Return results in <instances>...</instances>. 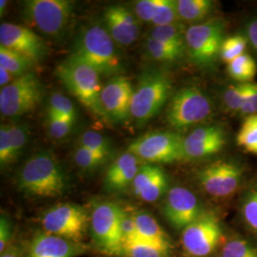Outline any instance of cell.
Here are the masks:
<instances>
[{
    "label": "cell",
    "mask_w": 257,
    "mask_h": 257,
    "mask_svg": "<svg viewBox=\"0 0 257 257\" xmlns=\"http://www.w3.org/2000/svg\"><path fill=\"white\" fill-rule=\"evenodd\" d=\"M88 250L89 247L84 243L39 231L31 241L28 257H78Z\"/></svg>",
    "instance_id": "19"
},
{
    "label": "cell",
    "mask_w": 257,
    "mask_h": 257,
    "mask_svg": "<svg viewBox=\"0 0 257 257\" xmlns=\"http://www.w3.org/2000/svg\"><path fill=\"white\" fill-rule=\"evenodd\" d=\"M0 46L23 55L33 64L42 61L48 50L44 40L32 30L14 23L0 25Z\"/></svg>",
    "instance_id": "14"
},
{
    "label": "cell",
    "mask_w": 257,
    "mask_h": 257,
    "mask_svg": "<svg viewBox=\"0 0 257 257\" xmlns=\"http://www.w3.org/2000/svg\"><path fill=\"white\" fill-rule=\"evenodd\" d=\"M241 166L228 160H219L205 166L197 173V180L203 190L216 198H226L236 193L243 180Z\"/></svg>",
    "instance_id": "13"
},
{
    "label": "cell",
    "mask_w": 257,
    "mask_h": 257,
    "mask_svg": "<svg viewBox=\"0 0 257 257\" xmlns=\"http://www.w3.org/2000/svg\"><path fill=\"white\" fill-rule=\"evenodd\" d=\"M108 157L93 153L87 148L78 146L74 153V161L76 165L84 171H93L107 161Z\"/></svg>",
    "instance_id": "35"
},
{
    "label": "cell",
    "mask_w": 257,
    "mask_h": 257,
    "mask_svg": "<svg viewBox=\"0 0 257 257\" xmlns=\"http://www.w3.org/2000/svg\"><path fill=\"white\" fill-rule=\"evenodd\" d=\"M181 21L178 16L176 1L174 0H161V3L156 10L155 17L152 22L156 27L158 26H167L177 24Z\"/></svg>",
    "instance_id": "34"
},
{
    "label": "cell",
    "mask_w": 257,
    "mask_h": 257,
    "mask_svg": "<svg viewBox=\"0 0 257 257\" xmlns=\"http://www.w3.org/2000/svg\"><path fill=\"white\" fill-rule=\"evenodd\" d=\"M168 184V177L161 167L146 163L139 168L132 187L138 197L151 203L158 200L163 195Z\"/></svg>",
    "instance_id": "20"
},
{
    "label": "cell",
    "mask_w": 257,
    "mask_h": 257,
    "mask_svg": "<svg viewBox=\"0 0 257 257\" xmlns=\"http://www.w3.org/2000/svg\"><path fill=\"white\" fill-rule=\"evenodd\" d=\"M178 16L186 22H199L210 16L214 2L210 0H177Z\"/></svg>",
    "instance_id": "23"
},
{
    "label": "cell",
    "mask_w": 257,
    "mask_h": 257,
    "mask_svg": "<svg viewBox=\"0 0 257 257\" xmlns=\"http://www.w3.org/2000/svg\"><path fill=\"white\" fill-rule=\"evenodd\" d=\"M14 161L8 124H4L0 127V164L3 168Z\"/></svg>",
    "instance_id": "41"
},
{
    "label": "cell",
    "mask_w": 257,
    "mask_h": 257,
    "mask_svg": "<svg viewBox=\"0 0 257 257\" xmlns=\"http://www.w3.org/2000/svg\"><path fill=\"white\" fill-rule=\"evenodd\" d=\"M72 55L91 65L100 75L113 77L121 71L115 42L106 28L99 24L83 29L75 39Z\"/></svg>",
    "instance_id": "3"
},
{
    "label": "cell",
    "mask_w": 257,
    "mask_h": 257,
    "mask_svg": "<svg viewBox=\"0 0 257 257\" xmlns=\"http://www.w3.org/2000/svg\"><path fill=\"white\" fill-rule=\"evenodd\" d=\"M256 72L254 59L247 54L240 55L228 64V74L231 78L240 83H250Z\"/></svg>",
    "instance_id": "25"
},
{
    "label": "cell",
    "mask_w": 257,
    "mask_h": 257,
    "mask_svg": "<svg viewBox=\"0 0 257 257\" xmlns=\"http://www.w3.org/2000/svg\"><path fill=\"white\" fill-rule=\"evenodd\" d=\"M105 28L113 41L120 46L132 45L139 37L137 16L122 5H112L104 11Z\"/></svg>",
    "instance_id": "18"
},
{
    "label": "cell",
    "mask_w": 257,
    "mask_h": 257,
    "mask_svg": "<svg viewBox=\"0 0 257 257\" xmlns=\"http://www.w3.org/2000/svg\"><path fill=\"white\" fill-rule=\"evenodd\" d=\"M136 219L138 227L137 238L166 250H173L172 239L151 213L145 211H136Z\"/></svg>",
    "instance_id": "22"
},
{
    "label": "cell",
    "mask_w": 257,
    "mask_h": 257,
    "mask_svg": "<svg viewBox=\"0 0 257 257\" xmlns=\"http://www.w3.org/2000/svg\"><path fill=\"white\" fill-rule=\"evenodd\" d=\"M226 143V133L218 125L193 130L184 139L185 159H202L219 153Z\"/></svg>",
    "instance_id": "17"
},
{
    "label": "cell",
    "mask_w": 257,
    "mask_h": 257,
    "mask_svg": "<svg viewBox=\"0 0 257 257\" xmlns=\"http://www.w3.org/2000/svg\"><path fill=\"white\" fill-rule=\"evenodd\" d=\"M213 110L210 97L195 86H186L172 97L166 110V121L177 132L202 123Z\"/></svg>",
    "instance_id": "5"
},
{
    "label": "cell",
    "mask_w": 257,
    "mask_h": 257,
    "mask_svg": "<svg viewBox=\"0 0 257 257\" xmlns=\"http://www.w3.org/2000/svg\"><path fill=\"white\" fill-rule=\"evenodd\" d=\"M79 145L108 158L111 153L110 139L94 131L85 132L79 139Z\"/></svg>",
    "instance_id": "31"
},
{
    "label": "cell",
    "mask_w": 257,
    "mask_h": 257,
    "mask_svg": "<svg viewBox=\"0 0 257 257\" xmlns=\"http://www.w3.org/2000/svg\"><path fill=\"white\" fill-rule=\"evenodd\" d=\"M247 49V38L243 36H232L224 39L220 50V58L229 64L240 55H244Z\"/></svg>",
    "instance_id": "33"
},
{
    "label": "cell",
    "mask_w": 257,
    "mask_h": 257,
    "mask_svg": "<svg viewBox=\"0 0 257 257\" xmlns=\"http://www.w3.org/2000/svg\"><path fill=\"white\" fill-rule=\"evenodd\" d=\"M135 89L130 79L123 75L111 77L102 87L100 101L107 119L123 122L131 115Z\"/></svg>",
    "instance_id": "16"
},
{
    "label": "cell",
    "mask_w": 257,
    "mask_h": 257,
    "mask_svg": "<svg viewBox=\"0 0 257 257\" xmlns=\"http://www.w3.org/2000/svg\"><path fill=\"white\" fill-rule=\"evenodd\" d=\"M160 3L161 0H139L136 3L135 9L137 18L142 21L152 22Z\"/></svg>",
    "instance_id": "42"
},
{
    "label": "cell",
    "mask_w": 257,
    "mask_h": 257,
    "mask_svg": "<svg viewBox=\"0 0 257 257\" xmlns=\"http://www.w3.org/2000/svg\"><path fill=\"white\" fill-rule=\"evenodd\" d=\"M242 215L247 226L257 235V186L245 196L242 204Z\"/></svg>",
    "instance_id": "37"
},
{
    "label": "cell",
    "mask_w": 257,
    "mask_h": 257,
    "mask_svg": "<svg viewBox=\"0 0 257 257\" xmlns=\"http://www.w3.org/2000/svg\"><path fill=\"white\" fill-rule=\"evenodd\" d=\"M43 97V87L33 73L17 77L0 91V110L4 116L16 117L35 110Z\"/></svg>",
    "instance_id": "11"
},
{
    "label": "cell",
    "mask_w": 257,
    "mask_h": 257,
    "mask_svg": "<svg viewBox=\"0 0 257 257\" xmlns=\"http://www.w3.org/2000/svg\"><path fill=\"white\" fill-rule=\"evenodd\" d=\"M223 237L219 218L212 212L202 214L182 232L184 252L191 257H207L216 249Z\"/></svg>",
    "instance_id": "12"
},
{
    "label": "cell",
    "mask_w": 257,
    "mask_h": 257,
    "mask_svg": "<svg viewBox=\"0 0 257 257\" xmlns=\"http://www.w3.org/2000/svg\"><path fill=\"white\" fill-rule=\"evenodd\" d=\"M245 31L250 45L257 54V18L248 21Z\"/></svg>",
    "instance_id": "45"
},
{
    "label": "cell",
    "mask_w": 257,
    "mask_h": 257,
    "mask_svg": "<svg viewBox=\"0 0 257 257\" xmlns=\"http://www.w3.org/2000/svg\"><path fill=\"white\" fill-rule=\"evenodd\" d=\"M122 256L171 257L172 251L149 244L141 239L136 238L123 245Z\"/></svg>",
    "instance_id": "26"
},
{
    "label": "cell",
    "mask_w": 257,
    "mask_h": 257,
    "mask_svg": "<svg viewBox=\"0 0 257 257\" xmlns=\"http://www.w3.org/2000/svg\"><path fill=\"white\" fill-rule=\"evenodd\" d=\"M236 142L246 152L257 156V113L246 116L237 134Z\"/></svg>",
    "instance_id": "28"
},
{
    "label": "cell",
    "mask_w": 257,
    "mask_h": 257,
    "mask_svg": "<svg viewBox=\"0 0 257 257\" xmlns=\"http://www.w3.org/2000/svg\"><path fill=\"white\" fill-rule=\"evenodd\" d=\"M13 233V226L9 217L5 214H1L0 218V252L2 253L10 245V241Z\"/></svg>",
    "instance_id": "43"
},
{
    "label": "cell",
    "mask_w": 257,
    "mask_h": 257,
    "mask_svg": "<svg viewBox=\"0 0 257 257\" xmlns=\"http://www.w3.org/2000/svg\"><path fill=\"white\" fill-rule=\"evenodd\" d=\"M185 34L186 31L184 30L183 25L177 23L173 25L155 27L153 29L150 37L161 43H164L166 45L174 47L175 49L185 52Z\"/></svg>",
    "instance_id": "24"
},
{
    "label": "cell",
    "mask_w": 257,
    "mask_h": 257,
    "mask_svg": "<svg viewBox=\"0 0 257 257\" xmlns=\"http://www.w3.org/2000/svg\"><path fill=\"white\" fill-rule=\"evenodd\" d=\"M242 115L248 116L257 113V84H254L253 89L244 102L241 110L239 111Z\"/></svg>",
    "instance_id": "44"
},
{
    "label": "cell",
    "mask_w": 257,
    "mask_h": 257,
    "mask_svg": "<svg viewBox=\"0 0 257 257\" xmlns=\"http://www.w3.org/2000/svg\"><path fill=\"white\" fill-rule=\"evenodd\" d=\"M0 257H23V249L18 244H10Z\"/></svg>",
    "instance_id": "46"
},
{
    "label": "cell",
    "mask_w": 257,
    "mask_h": 257,
    "mask_svg": "<svg viewBox=\"0 0 257 257\" xmlns=\"http://www.w3.org/2000/svg\"><path fill=\"white\" fill-rule=\"evenodd\" d=\"M120 230H121L122 245H124L128 241L137 238L138 227H137V219H136V211H130L122 208Z\"/></svg>",
    "instance_id": "40"
},
{
    "label": "cell",
    "mask_w": 257,
    "mask_h": 257,
    "mask_svg": "<svg viewBox=\"0 0 257 257\" xmlns=\"http://www.w3.org/2000/svg\"><path fill=\"white\" fill-rule=\"evenodd\" d=\"M225 22L221 19L194 24L186 30V50L195 64L209 67L220 56Z\"/></svg>",
    "instance_id": "10"
},
{
    "label": "cell",
    "mask_w": 257,
    "mask_h": 257,
    "mask_svg": "<svg viewBox=\"0 0 257 257\" xmlns=\"http://www.w3.org/2000/svg\"><path fill=\"white\" fill-rule=\"evenodd\" d=\"M17 77L11 74L6 69L0 66V86L4 88L13 82Z\"/></svg>",
    "instance_id": "47"
},
{
    "label": "cell",
    "mask_w": 257,
    "mask_h": 257,
    "mask_svg": "<svg viewBox=\"0 0 257 257\" xmlns=\"http://www.w3.org/2000/svg\"><path fill=\"white\" fill-rule=\"evenodd\" d=\"M7 4H8V1H6V0H1L0 1V14H1V17L3 16V14H4L5 10H6Z\"/></svg>",
    "instance_id": "48"
},
{
    "label": "cell",
    "mask_w": 257,
    "mask_h": 257,
    "mask_svg": "<svg viewBox=\"0 0 257 257\" xmlns=\"http://www.w3.org/2000/svg\"><path fill=\"white\" fill-rule=\"evenodd\" d=\"M171 90V79L163 71L147 69L141 74L134 92L131 109V115L138 127H142L160 112Z\"/></svg>",
    "instance_id": "4"
},
{
    "label": "cell",
    "mask_w": 257,
    "mask_h": 257,
    "mask_svg": "<svg viewBox=\"0 0 257 257\" xmlns=\"http://www.w3.org/2000/svg\"><path fill=\"white\" fill-rule=\"evenodd\" d=\"M253 86L254 83H240L228 88L223 93V103L227 109L231 111H240Z\"/></svg>",
    "instance_id": "30"
},
{
    "label": "cell",
    "mask_w": 257,
    "mask_h": 257,
    "mask_svg": "<svg viewBox=\"0 0 257 257\" xmlns=\"http://www.w3.org/2000/svg\"><path fill=\"white\" fill-rule=\"evenodd\" d=\"M184 139L175 132H149L135 139L128 145V152L150 164L174 163L185 159Z\"/></svg>",
    "instance_id": "7"
},
{
    "label": "cell",
    "mask_w": 257,
    "mask_h": 257,
    "mask_svg": "<svg viewBox=\"0 0 257 257\" xmlns=\"http://www.w3.org/2000/svg\"><path fill=\"white\" fill-rule=\"evenodd\" d=\"M162 212L170 225L175 230H184L201 214L200 203L190 190L176 186L166 196Z\"/></svg>",
    "instance_id": "15"
},
{
    "label": "cell",
    "mask_w": 257,
    "mask_h": 257,
    "mask_svg": "<svg viewBox=\"0 0 257 257\" xmlns=\"http://www.w3.org/2000/svg\"><path fill=\"white\" fill-rule=\"evenodd\" d=\"M141 167L140 159L131 153H124L118 156L108 169L104 185L110 192H122L133 185Z\"/></svg>",
    "instance_id": "21"
},
{
    "label": "cell",
    "mask_w": 257,
    "mask_h": 257,
    "mask_svg": "<svg viewBox=\"0 0 257 257\" xmlns=\"http://www.w3.org/2000/svg\"><path fill=\"white\" fill-rule=\"evenodd\" d=\"M33 65L23 55H19L7 48L0 46V66L6 69L16 77L30 73L29 70Z\"/></svg>",
    "instance_id": "27"
},
{
    "label": "cell",
    "mask_w": 257,
    "mask_h": 257,
    "mask_svg": "<svg viewBox=\"0 0 257 257\" xmlns=\"http://www.w3.org/2000/svg\"><path fill=\"white\" fill-rule=\"evenodd\" d=\"M55 74L93 115L107 119L100 101V74L93 67L71 55L56 67Z\"/></svg>",
    "instance_id": "2"
},
{
    "label": "cell",
    "mask_w": 257,
    "mask_h": 257,
    "mask_svg": "<svg viewBox=\"0 0 257 257\" xmlns=\"http://www.w3.org/2000/svg\"><path fill=\"white\" fill-rule=\"evenodd\" d=\"M9 128L10 138L13 147V156L14 160H16L22 151L24 150L25 145L27 144L29 131L27 125L25 124H8Z\"/></svg>",
    "instance_id": "39"
},
{
    "label": "cell",
    "mask_w": 257,
    "mask_h": 257,
    "mask_svg": "<svg viewBox=\"0 0 257 257\" xmlns=\"http://www.w3.org/2000/svg\"><path fill=\"white\" fill-rule=\"evenodd\" d=\"M74 123L72 120L48 111L47 126L49 130V134L52 138L55 139L65 138L71 132Z\"/></svg>",
    "instance_id": "38"
},
{
    "label": "cell",
    "mask_w": 257,
    "mask_h": 257,
    "mask_svg": "<svg viewBox=\"0 0 257 257\" xmlns=\"http://www.w3.org/2000/svg\"><path fill=\"white\" fill-rule=\"evenodd\" d=\"M74 3L69 0H28L23 16L28 22L47 36L58 39L64 37L72 22Z\"/></svg>",
    "instance_id": "6"
},
{
    "label": "cell",
    "mask_w": 257,
    "mask_h": 257,
    "mask_svg": "<svg viewBox=\"0 0 257 257\" xmlns=\"http://www.w3.org/2000/svg\"><path fill=\"white\" fill-rule=\"evenodd\" d=\"M145 46L149 56L160 62H175L183 57L185 54L183 51L166 45L151 37H148Z\"/></svg>",
    "instance_id": "29"
},
{
    "label": "cell",
    "mask_w": 257,
    "mask_h": 257,
    "mask_svg": "<svg viewBox=\"0 0 257 257\" xmlns=\"http://www.w3.org/2000/svg\"><path fill=\"white\" fill-rule=\"evenodd\" d=\"M220 257H257V248L246 239L232 237L222 247Z\"/></svg>",
    "instance_id": "32"
},
{
    "label": "cell",
    "mask_w": 257,
    "mask_h": 257,
    "mask_svg": "<svg viewBox=\"0 0 257 257\" xmlns=\"http://www.w3.org/2000/svg\"><path fill=\"white\" fill-rule=\"evenodd\" d=\"M48 111L72 120L73 122L76 119V110L73 102L59 92H55L51 96Z\"/></svg>",
    "instance_id": "36"
},
{
    "label": "cell",
    "mask_w": 257,
    "mask_h": 257,
    "mask_svg": "<svg viewBox=\"0 0 257 257\" xmlns=\"http://www.w3.org/2000/svg\"><path fill=\"white\" fill-rule=\"evenodd\" d=\"M122 208L113 202L94 203L91 211V234L102 253L109 256H122L120 230Z\"/></svg>",
    "instance_id": "8"
},
{
    "label": "cell",
    "mask_w": 257,
    "mask_h": 257,
    "mask_svg": "<svg viewBox=\"0 0 257 257\" xmlns=\"http://www.w3.org/2000/svg\"><path fill=\"white\" fill-rule=\"evenodd\" d=\"M44 231L76 243H84L91 216L78 204L62 203L48 209L41 216Z\"/></svg>",
    "instance_id": "9"
},
{
    "label": "cell",
    "mask_w": 257,
    "mask_h": 257,
    "mask_svg": "<svg viewBox=\"0 0 257 257\" xmlns=\"http://www.w3.org/2000/svg\"><path fill=\"white\" fill-rule=\"evenodd\" d=\"M18 187L19 191L29 196L55 198L67 191L68 178L55 155L41 151L22 167Z\"/></svg>",
    "instance_id": "1"
}]
</instances>
